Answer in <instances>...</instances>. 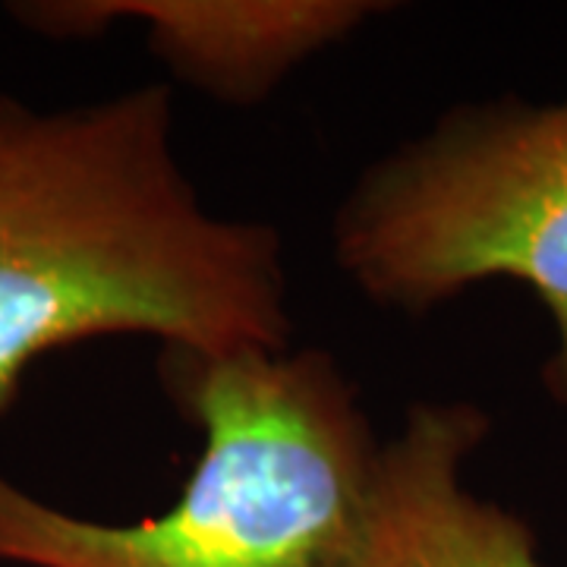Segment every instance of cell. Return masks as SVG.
I'll use <instances>...</instances> for the list:
<instances>
[{"instance_id": "6da1fadb", "label": "cell", "mask_w": 567, "mask_h": 567, "mask_svg": "<svg viewBox=\"0 0 567 567\" xmlns=\"http://www.w3.org/2000/svg\"><path fill=\"white\" fill-rule=\"evenodd\" d=\"M114 334L287 350L281 234L205 208L167 85L51 111L0 92V420L44 353Z\"/></svg>"}, {"instance_id": "7a4b0ae2", "label": "cell", "mask_w": 567, "mask_h": 567, "mask_svg": "<svg viewBox=\"0 0 567 567\" xmlns=\"http://www.w3.org/2000/svg\"><path fill=\"white\" fill-rule=\"evenodd\" d=\"M164 385L203 432L177 505L102 524L0 473V561L32 567H347L382 442L331 353L167 350Z\"/></svg>"}, {"instance_id": "3957f363", "label": "cell", "mask_w": 567, "mask_h": 567, "mask_svg": "<svg viewBox=\"0 0 567 567\" xmlns=\"http://www.w3.org/2000/svg\"><path fill=\"white\" fill-rule=\"evenodd\" d=\"M334 259L410 316L492 278L527 284L555 334L543 385L567 410V99L451 107L369 164L334 215Z\"/></svg>"}, {"instance_id": "277c9868", "label": "cell", "mask_w": 567, "mask_h": 567, "mask_svg": "<svg viewBox=\"0 0 567 567\" xmlns=\"http://www.w3.org/2000/svg\"><path fill=\"white\" fill-rule=\"evenodd\" d=\"M388 10L372 0H41L10 17L44 39H99L145 25L152 54L196 92L227 104L268 99L290 70Z\"/></svg>"}, {"instance_id": "5b68a950", "label": "cell", "mask_w": 567, "mask_h": 567, "mask_svg": "<svg viewBox=\"0 0 567 567\" xmlns=\"http://www.w3.org/2000/svg\"><path fill=\"white\" fill-rule=\"evenodd\" d=\"M488 413L425 401L382 442L347 567H543L524 517L466 486Z\"/></svg>"}]
</instances>
